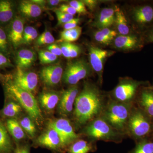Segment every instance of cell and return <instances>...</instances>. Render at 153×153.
I'll return each mask as SVG.
<instances>
[{"instance_id":"6da1fadb","label":"cell","mask_w":153,"mask_h":153,"mask_svg":"<svg viewBox=\"0 0 153 153\" xmlns=\"http://www.w3.org/2000/svg\"><path fill=\"white\" fill-rule=\"evenodd\" d=\"M106 102L104 94L96 84L85 82L76 97L72 114L76 126H86L100 117Z\"/></svg>"},{"instance_id":"7a4b0ae2","label":"cell","mask_w":153,"mask_h":153,"mask_svg":"<svg viewBox=\"0 0 153 153\" xmlns=\"http://www.w3.org/2000/svg\"><path fill=\"white\" fill-rule=\"evenodd\" d=\"M12 79L4 83L8 97L17 101L36 124L41 126L43 123V116L39 103L33 94L17 86Z\"/></svg>"},{"instance_id":"3957f363","label":"cell","mask_w":153,"mask_h":153,"mask_svg":"<svg viewBox=\"0 0 153 153\" xmlns=\"http://www.w3.org/2000/svg\"><path fill=\"white\" fill-rule=\"evenodd\" d=\"M134 104L123 103L109 98L100 117L114 128L126 135L127 126Z\"/></svg>"},{"instance_id":"277c9868","label":"cell","mask_w":153,"mask_h":153,"mask_svg":"<svg viewBox=\"0 0 153 153\" xmlns=\"http://www.w3.org/2000/svg\"><path fill=\"white\" fill-rule=\"evenodd\" d=\"M153 121L140 108L134 104L126 128V135L138 142L152 137Z\"/></svg>"},{"instance_id":"5b68a950","label":"cell","mask_w":153,"mask_h":153,"mask_svg":"<svg viewBox=\"0 0 153 153\" xmlns=\"http://www.w3.org/2000/svg\"><path fill=\"white\" fill-rule=\"evenodd\" d=\"M84 134L91 140L104 141L115 143L121 142L126 135L121 133L99 117L85 126L83 130Z\"/></svg>"},{"instance_id":"8992f818","label":"cell","mask_w":153,"mask_h":153,"mask_svg":"<svg viewBox=\"0 0 153 153\" xmlns=\"http://www.w3.org/2000/svg\"><path fill=\"white\" fill-rule=\"evenodd\" d=\"M150 85L148 81H138L129 77L120 78L109 98L123 103L134 104L140 88Z\"/></svg>"},{"instance_id":"52a82bcc","label":"cell","mask_w":153,"mask_h":153,"mask_svg":"<svg viewBox=\"0 0 153 153\" xmlns=\"http://www.w3.org/2000/svg\"><path fill=\"white\" fill-rule=\"evenodd\" d=\"M91 73L90 63L81 58L67 63L62 80L65 84L70 86L76 85L80 80L89 77Z\"/></svg>"},{"instance_id":"ba28073f","label":"cell","mask_w":153,"mask_h":153,"mask_svg":"<svg viewBox=\"0 0 153 153\" xmlns=\"http://www.w3.org/2000/svg\"><path fill=\"white\" fill-rule=\"evenodd\" d=\"M131 18L139 33H142L153 26V3H144L134 6Z\"/></svg>"},{"instance_id":"9c48e42d","label":"cell","mask_w":153,"mask_h":153,"mask_svg":"<svg viewBox=\"0 0 153 153\" xmlns=\"http://www.w3.org/2000/svg\"><path fill=\"white\" fill-rule=\"evenodd\" d=\"M47 126L55 129L57 131L67 151L69 146L76 140L79 139L80 137L74 131L70 121L66 118L50 120L47 124Z\"/></svg>"},{"instance_id":"30bf717a","label":"cell","mask_w":153,"mask_h":153,"mask_svg":"<svg viewBox=\"0 0 153 153\" xmlns=\"http://www.w3.org/2000/svg\"><path fill=\"white\" fill-rule=\"evenodd\" d=\"M37 145L57 153L67 151L59 134L55 129L47 126V129L36 140Z\"/></svg>"},{"instance_id":"8fae6325","label":"cell","mask_w":153,"mask_h":153,"mask_svg":"<svg viewBox=\"0 0 153 153\" xmlns=\"http://www.w3.org/2000/svg\"><path fill=\"white\" fill-rule=\"evenodd\" d=\"M115 49L120 51H139L145 45L142 33H131L126 36L119 35L113 41Z\"/></svg>"},{"instance_id":"7c38bea8","label":"cell","mask_w":153,"mask_h":153,"mask_svg":"<svg viewBox=\"0 0 153 153\" xmlns=\"http://www.w3.org/2000/svg\"><path fill=\"white\" fill-rule=\"evenodd\" d=\"M12 81L22 89L34 94L38 84V74L33 71H27L16 67L12 76Z\"/></svg>"},{"instance_id":"4fadbf2b","label":"cell","mask_w":153,"mask_h":153,"mask_svg":"<svg viewBox=\"0 0 153 153\" xmlns=\"http://www.w3.org/2000/svg\"><path fill=\"white\" fill-rule=\"evenodd\" d=\"M88 49L89 63L92 70L97 74L98 82L101 85L105 62L106 58L111 55L113 52L93 45L89 46Z\"/></svg>"},{"instance_id":"5bb4252c","label":"cell","mask_w":153,"mask_h":153,"mask_svg":"<svg viewBox=\"0 0 153 153\" xmlns=\"http://www.w3.org/2000/svg\"><path fill=\"white\" fill-rule=\"evenodd\" d=\"M79 87L77 85H72L61 93L57 111L63 117H67L73 114L74 103L78 94Z\"/></svg>"},{"instance_id":"9a60e30c","label":"cell","mask_w":153,"mask_h":153,"mask_svg":"<svg viewBox=\"0 0 153 153\" xmlns=\"http://www.w3.org/2000/svg\"><path fill=\"white\" fill-rule=\"evenodd\" d=\"M25 20L21 16H16L5 29L13 48L16 49L23 44Z\"/></svg>"},{"instance_id":"2e32d148","label":"cell","mask_w":153,"mask_h":153,"mask_svg":"<svg viewBox=\"0 0 153 153\" xmlns=\"http://www.w3.org/2000/svg\"><path fill=\"white\" fill-rule=\"evenodd\" d=\"M63 71L61 64H53L43 67L40 71L39 76L44 85L54 87L62 80Z\"/></svg>"},{"instance_id":"e0dca14e","label":"cell","mask_w":153,"mask_h":153,"mask_svg":"<svg viewBox=\"0 0 153 153\" xmlns=\"http://www.w3.org/2000/svg\"><path fill=\"white\" fill-rule=\"evenodd\" d=\"M150 85L143 86L140 88L134 104L153 122V90Z\"/></svg>"},{"instance_id":"ac0fdd59","label":"cell","mask_w":153,"mask_h":153,"mask_svg":"<svg viewBox=\"0 0 153 153\" xmlns=\"http://www.w3.org/2000/svg\"><path fill=\"white\" fill-rule=\"evenodd\" d=\"M61 93L52 90L44 91L38 97L39 106L46 112L54 111L60 101Z\"/></svg>"},{"instance_id":"d6986e66","label":"cell","mask_w":153,"mask_h":153,"mask_svg":"<svg viewBox=\"0 0 153 153\" xmlns=\"http://www.w3.org/2000/svg\"><path fill=\"white\" fill-rule=\"evenodd\" d=\"M115 11L113 8L105 7L101 9L93 22V26L99 30L109 28L114 25Z\"/></svg>"},{"instance_id":"ffe728a7","label":"cell","mask_w":153,"mask_h":153,"mask_svg":"<svg viewBox=\"0 0 153 153\" xmlns=\"http://www.w3.org/2000/svg\"><path fill=\"white\" fill-rule=\"evenodd\" d=\"M16 6L13 1L0 0V25L5 27L16 17Z\"/></svg>"},{"instance_id":"44dd1931","label":"cell","mask_w":153,"mask_h":153,"mask_svg":"<svg viewBox=\"0 0 153 153\" xmlns=\"http://www.w3.org/2000/svg\"><path fill=\"white\" fill-rule=\"evenodd\" d=\"M36 58V52L33 50L28 49H20L17 51L15 57L16 67L26 70L33 66Z\"/></svg>"},{"instance_id":"7402d4cb","label":"cell","mask_w":153,"mask_h":153,"mask_svg":"<svg viewBox=\"0 0 153 153\" xmlns=\"http://www.w3.org/2000/svg\"><path fill=\"white\" fill-rule=\"evenodd\" d=\"M18 10L21 16L30 19L38 18L41 16L42 9L31 1H22L19 2Z\"/></svg>"},{"instance_id":"603a6c76","label":"cell","mask_w":153,"mask_h":153,"mask_svg":"<svg viewBox=\"0 0 153 153\" xmlns=\"http://www.w3.org/2000/svg\"><path fill=\"white\" fill-rule=\"evenodd\" d=\"M95 149V141L78 139L71 144L67 149L68 153H88Z\"/></svg>"},{"instance_id":"cb8c5ba5","label":"cell","mask_w":153,"mask_h":153,"mask_svg":"<svg viewBox=\"0 0 153 153\" xmlns=\"http://www.w3.org/2000/svg\"><path fill=\"white\" fill-rule=\"evenodd\" d=\"M1 110L0 115L7 119L16 118L19 117L22 111V107L16 100L10 98Z\"/></svg>"},{"instance_id":"d4e9b609","label":"cell","mask_w":153,"mask_h":153,"mask_svg":"<svg viewBox=\"0 0 153 153\" xmlns=\"http://www.w3.org/2000/svg\"><path fill=\"white\" fill-rule=\"evenodd\" d=\"M15 149L5 125L0 120V153H13Z\"/></svg>"},{"instance_id":"484cf974","label":"cell","mask_w":153,"mask_h":153,"mask_svg":"<svg viewBox=\"0 0 153 153\" xmlns=\"http://www.w3.org/2000/svg\"><path fill=\"white\" fill-rule=\"evenodd\" d=\"M5 125L9 133L16 141L20 142L25 138L26 133L16 119H7Z\"/></svg>"},{"instance_id":"4316f807","label":"cell","mask_w":153,"mask_h":153,"mask_svg":"<svg viewBox=\"0 0 153 153\" xmlns=\"http://www.w3.org/2000/svg\"><path fill=\"white\" fill-rule=\"evenodd\" d=\"M114 24L119 35L126 36L131 34L125 15L119 8L116 9Z\"/></svg>"},{"instance_id":"83f0119b","label":"cell","mask_w":153,"mask_h":153,"mask_svg":"<svg viewBox=\"0 0 153 153\" xmlns=\"http://www.w3.org/2000/svg\"><path fill=\"white\" fill-rule=\"evenodd\" d=\"M18 121L25 133L30 137L33 138L36 136L37 132L36 124L28 115L21 117Z\"/></svg>"},{"instance_id":"f1b7e54d","label":"cell","mask_w":153,"mask_h":153,"mask_svg":"<svg viewBox=\"0 0 153 153\" xmlns=\"http://www.w3.org/2000/svg\"><path fill=\"white\" fill-rule=\"evenodd\" d=\"M82 30V28L79 26L70 30H63L60 33L59 42L71 43L76 41L80 37Z\"/></svg>"},{"instance_id":"f546056e","label":"cell","mask_w":153,"mask_h":153,"mask_svg":"<svg viewBox=\"0 0 153 153\" xmlns=\"http://www.w3.org/2000/svg\"><path fill=\"white\" fill-rule=\"evenodd\" d=\"M11 46L5 28L0 25V52L8 57L12 53Z\"/></svg>"},{"instance_id":"4dcf8cb0","label":"cell","mask_w":153,"mask_h":153,"mask_svg":"<svg viewBox=\"0 0 153 153\" xmlns=\"http://www.w3.org/2000/svg\"><path fill=\"white\" fill-rule=\"evenodd\" d=\"M131 153H153V138L137 142L135 147Z\"/></svg>"},{"instance_id":"1f68e13d","label":"cell","mask_w":153,"mask_h":153,"mask_svg":"<svg viewBox=\"0 0 153 153\" xmlns=\"http://www.w3.org/2000/svg\"><path fill=\"white\" fill-rule=\"evenodd\" d=\"M38 36V32L36 28L31 26L25 27L23 35V44H30L36 40Z\"/></svg>"},{"instance_id":"d6a6232c","label":"cell","mask_w":153,"mask_h":153,"mask_svg":"<svg viewBox=\"0 0 153 153\" xmlns=\"http://www.w3.org/2000/svg\"><path fill=\"white\" fill-rule=\"evenodd\" d=\"M40 63L42 65L51 64L57 61L58 57L48 50H41L38 52Z\"/></svg>"},{"instance_id":"836d02e7","label":"cell","mask_w":153,"mask_h":153,"mask_svg":"<svg viewBox=\"0 0 153 153\" xmlns=\"http://www.w3.org/2000/svg\"><path fill=\"white\" fill-rule=\"evenodd\" d=\"M55 38L52 33L48 30H46L40 36H38L35 41L37 46H41L45 45H51L54 44Z\"/></svg>"},{"instance_id":"e575fe53","label":"cell","mask_w":153,"mask_h":153,"mask_svg":"<svg viewBox=\"0 0 153 153\" xmlns=\"http://www.w3.org/2000/svg\"><path fill=\"white\" fill-rule=\"evenodd\" d=\"M69 5L76 10V13L82 15L88 14L87 9L82 1L73 0L70 1Z\"/></svg>"},{"instance_id":"d590c367","label":"cell","mask_w":153,"mask_h":153,"mask_svg":"<svg viewBox=\"0 0 153 153\" xmlns=\"http://www.w3.org/2000/svg\"><path fill=\"white\" fill-rule=\"evenodd\" d=\"M93 37L94 40L97 43L104 46L109 45L113 41L103 35L99 30L94 32Z\"/></svg>"},{"instance_id":"8d00e7d4","label":"cell","mask_w":153,"mask_h":153,"mask_svg":"<svg viewBox=\"0 0 153 153\" xmlns=\"http://www.w3.org/2000/svg\"><path fill=\"white\" fill-rule=\"evenodd\" d=\"M9 57L4 54L0 52V69H5L6 68L14 67Z\"/></svg>"},{"instance_id":"74e56055","label":"cell","mask_w":153,"mask_h":153,"mask_svg":"<svg viewBox=\"0 0 153 153\" xmlns=\"http://www.w3.org/2000/svg\"><path fill=\"white\" fill-rule=\"evenodd\" d=\"M72 44L69 42H60V46L62 52V55L67 59H69L70 50H71Z\"/></svg>"},{"instance_id":"f35d334b","label":"cell","mask_w":153,"mask_h":153,"mask_svg":"<svg viewBox=\"0 0 153 153\" xmlns=\"http://www.w3.org/2000/svg\"><path fill=\"white\" fill-rule=\"evenodd\" d=\"M145 44L153 43V26L142 33Z\"/></svg>"},{"instance_id":"ab89813d","label":"cell","mask_w":153,"mask_h":153,"mask_svg":"<svg viewBox=\"0 0 153 153\" xmlns=\"http://www.w3.org/2000/svg\"><path fill=\"white\" fill-rule=\"evenodd\" d=\"M81 19L79 18H74L71 21L63 25V29L64 30H70L74 29L78 27V25L80 23Z\"/></svg>"},{"instance_id":"60d3db41","label":"cell","mask_w":153,"mask_h":153,"mask_svg":"<svg viewBox=\"0 0 153 153\" xmlns=\"http://www.w3.org/2000/svg\"><path fill=\"white\" fill-rule=\"evenodd\" d=\"M82 52V49L81 47L75 44H72L71 50H70L69 59H73L76 58L79 56Z\"/></svg>"},{"instance_id":"b9f144b4","label":"cell","mask_w":153,"mask_h":153,"mask_svg":"<svg viewBox=\"0 0 153 153\" xmlns=\"http://www.w3.org/2000/svg\"><path fill=\"white\" fill-rule=\"evenodd\" d=\"M99 30L103 35L112 41H113L114 38L117 36V32L114 30L110 29L109 28H103Z\"/></svg>"},{"instance_id":"7bdbcfd3","label":"cell","mask_w":153,"mask_h":153,"mask_svg":"<svg viewBox=\"0 0 153 153\" xmlns=\"http://www.w3.org/2000/svg\"><path fill=\"white\" fill-rule=\"evenodd\" d=\"M58 10L61 12L70 14L73 16L76 15V10L69 4H63L61 5Z\"/></svg>"},{"instance_id":"ee69618b","label":"cell","mask_w":153,"mask_h":153,"mask_svg":"<svg viewBox=\"0 0 153 153\" xmlns=\"http://www.w3.org/2000/svg\"><path fill=\"white\" fill-rule=\"evenodd\" d=\"M47 49L48 51L52 52V54L56 55L57 57L62 55V52H61L60 46L57 45V44H53L49 45L47 47Z\"/></svg>"},{"instance_id":"f6af8a7d","label":"cell","mask_w":153,"mask_h":153,"mask_svg":"<svg viewBox=\"0 0 153 153\" xmlns=\"http://www.w3.org/2000/svg\"><path fill=\"white\" fill-rule=\"evenodd\" d=\"M13 153H30V146L28 145H18Z\"/></svg>"},{"instance_id":"bcb514c9","label":"cell","mask_w":153,"mask_h":153,"mask_svg":"<svg viewBox=\"0 0 153 153\" xmlns=\"http://www.w3.org/2000/svg\"><path fill=\"white\" fill-rule=\"evenodd\" d=\"M85 6L87 7L90 10L93 11L98 6V1L95 0H84L82 1Z\"/></svg>"},{"instance_id":"7dc6e473","label":"cell","mask_w":153,"mask_h":153,"mask_svg":"<svg viewBox=\"0 0 153 153\" xmlns=\"http://www.w3.org/2000/svg\"><path fill=\"white\" fill-rule=\"evenodd\" d=\"M63 1L60 0H49L47 1V5L48 7L50 8H54L57 7L60 3Z\"/></svg>"},{"instance_id":"c3c4849f","label":"cell","mask_w":153,"mask_h":153,"mask_svg":"<svg viewBox=\"0 0 153 153\" xmlns=\"http://www.w3.org/2000/svg\"><path fill=\"white\" fill-rule=\"evenodd\" d=\"M31 1L33 3H35L36 4L38 5L39 7H41V8H46L47 5V1H44V0H33Z\"/></svg>"},{"instance_id":"681fc988","label":"cell","mask_w":153,"mask_h":153,"mask_svg":"<svg viewBox=\"0 0 153 153\" xmlns=\"http://www.w3.org/2000/svg\"><path fill=\"white\" fill-rule=\"evenodd\" d=\"M12 78V76L10 74H4L0 72V81L3 83H5Z\"/></svg>"},{"instance_id":"f907efd6","label":"cell","mask_w":153,"mask_h":153,"mask_svg":"<svg viewBox=\"0 0 153 153\" xmlns=\"http://www.w3.org/2000/svg\"><path fill=\"white\" fill-rule=\"evenodd\" d=\"M150 87L153 90V84L152 85H150Z\"/></svg>"},{"instance_id":"816d5d0a","label":"cell","mask_w":153,"mask_h":153,"mask_svg":"<svg viewBox=\"0 0 153 153\" xmlns=\"http://www.w3.org/2000/svg\"><path fill=\"white\" fill-rule=\"evenodd\" d=\"M152 137L153 138V130H152Z\"/></svg>"}]
</instances>
